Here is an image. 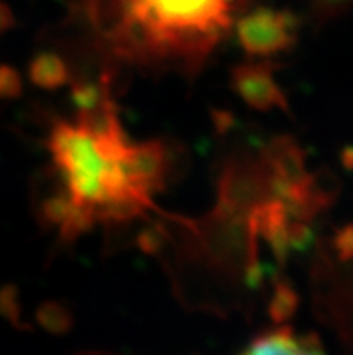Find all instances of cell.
<instances>
[{"instance_id": "cell-1", "label": "cell", "mask_w": 353, "mask_h": 355, "mask_svg": "<svg viewBox=\"0 0 353 355\" xmlns=\"http://www.w3.org/2000/svg\"><path fill=\"white\" fill-rule=\"evenodd\" d=\"M108 51L193 72L233 24L238 0H76Z\"/></svg>"}, {"instance_id": "cell-2", "label": "cell", "mask_w": 353, "mask_h": 355, "mask_svg": "<svg viewBox=\"0 0 353 355\" xmlns=\"http://www.w3.org/2000/svg\"><path fill=\"white\" fill-rule=\"evenodd\" d=\"M130 144L108 94L94 108L80 110L76 123L58 121L51 130L63 193L92 224L128 220L152 206L128 177Z\"/></svg>"}, {"instance_id": "cell-3", "label": "cell", "mask_w": 353, "mask_h": 355, "mask_svg": "<svg viewBox=\"0 0 353 355\" xmlns=\"http://www.w3.org/2000/svg\"><path fill=\"white\" fill-rule=\"evenodd\" d=\"M236 35L241 49L249 56H274L294 45L295 20L289 13L259 9L238 20Z\"/></svg>"}, {"instance_id": "cell-4", "label": "cell", "mask_w": 353, "mask_h": 355, "mask_svg": "<svg viewBox=\"0 0 353 355\" xmlns=\"http://www.w3.org/2000/svg\"><path fill=\"white\" fill-rule=\"evenodd\" d=\"M231 87L241 101L259 112H270L273 108L289 110L286 98L282 87L277 85L270 63H241L233 69Z\"/></svg>"}, {"instance_id": "cell-5", "label": "cell", "mask_w": 353, "mask_h": 355, "mask_svg": "<svg viewBox=\"0 0 353 355\" xmlns=\"http://www.w3.org/2000/svg\"><path fill=\"white\" fill-rule=\"evenodd\" d=\"M241 355H325V352L313 334L298 338L291 327H279L261 334Z\"/></svg>"}, {"instance_id": "cell-6", "label": "cell", "mask_w": 353, "mask_h": 355, "mask_svg": "<svg viewBox=\"0 0 353 355\" xmlns=\"http://www.w3.org/2000/svg\"><path fill=\"white\" fill-rule=\"evenodd\" d=\"M29 80L45 90H56L67 85L69 69L58 54H36L29 63Z\"/></svg>"}, {"instance_id": "cell-7", "label": "cell", "mask_w": 353, "mask_h": 355, "mask_svg": "<svg viewBox=\"0 0 353 355\" xmlns=\"http://www.w3.org/2000/svg\"><path fill=\"white\" fill-rule=\"evenodd\" d=\"M36 321L42 329L47 332L54 334V336H63L69 334L74 324L71 311L65 309V305L58 302H45L38 306L36 311Z\"/></svg>"}, {"instance_id": "cell-8", "label": "cell", "mask_w": 353, "mask_h": 355, "mask_svg": "<svg viewBox=\"0 0 353 355\" xmlns=\"http://www.w3.org/2000/svg\"><path fill=\"white\" fill-rule=\"evenodd\" d=\"M298 309V296L289 285H276V291L273 294L270 305H268V314L273 318L274 323H285L291 320Z\"/></svg>"}, {"instance_id": "cell-9", "label": "cell", "mask_w": 353, "mask_h": 355, "mask_svg": "<svg viewBox=\"0 0 353 355\" xmlns=\"http://www.w3.org/2000/svg\"><path fill=\"white\" fill-rule=\"evenodd\" d=\"M22 92V78L17 69L0 65V99L18 98Z\"/></svg>"}, {"instance_id": "cell-10", "label": "cell", "mask_w": 353, "mask_h": 355, "mask_svg": "<svg viewBox=\"0 0 353 355\" xmlns=\"http://www.w3.org/2000/svg\"><path fill=\"white\" fill-rule=\"evenodd\" d=\"M0 314L8 318V321L18 327V318H20V305H18V294L15 287L8 285L0 291Z\"/></svg>"}, {"instance_id": "cell-11", "label": "cell", "mask_w": 353, "mask_h": 355, "mask_svg": "<svg viewBox=\"0 0 353 355\" xmlns=\"http://www.w3.org/2000/svg\"><path fill=\"white\" fill-rule=\"evenodd\" d=\"M11 26H13V18H11L9 9L4 4H0V33L8 31Z\"/></svg>"}, {"instance_id": "cell-12", "label": "cell", "mask_w": 353, "mask_h": 355, "mask_svg": "<svg viewBox=\"0 0 353 355\" xmlns=\"http://www.w3.org/2000/svg\"><path fill=\"white\" fill-rule=\"evenodd\" d=\"M98 354V352H83V354H76V355H94Z\"/></svg>"}]
</instances>
